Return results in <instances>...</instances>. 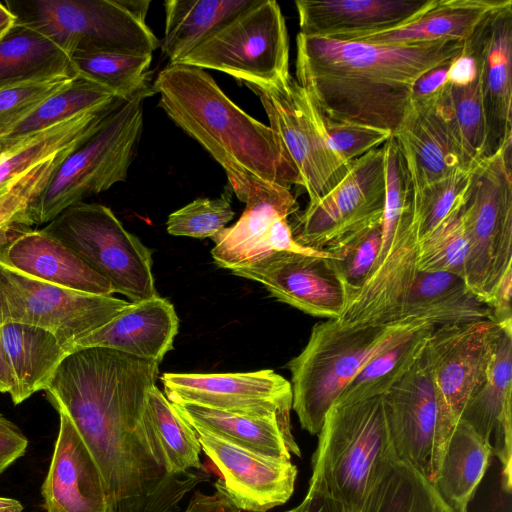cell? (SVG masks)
<instances>
[{"label": "cell", "instance_id": "6da1fadb", "mask_svg": "<svg viewBox=\"0 0 512 512\" xmlns=\"http://www.w3.org/2000/svg\"><path fill=\"white\" fill-rule=\"evenodd\" d=\"M158 371L151 360L84 348L67 354L45 390L95 460L110 512H178L186 494L210 478L205 469L169 474L151 448L144 412Z\"/></svg>", "mask_w": 512, "mask_h": 512}, {"label": "cell", "instance_id": "7a4b0ae2", "mask_svg": "<svg viewBox=\"0 0 512 512\" xmlns=\"http://www.w3.org/2000/svg\"><path fill=\"white\" fill-rule=\"evenodd\" d=\"M296 80L319 112L334 121L396 131L412 87L452 62L464 42L377 45L298 33Z\"/></svg>", "mask_w": 512, "mask_h": 512}, {"label": "cell", "instance_id": "3957f363", "mask_svg": "<svg viewBox=\"0 0 512 512\" xmlns=\"http://www.w3.org/2000/svg\"><path fill=\"white\" fill-rule=\"evenodd\" d=\"M153 88L169 118L221 165L235 194L252 178L287 188L301 186L272 128L239 108L205 70L168 64Z\"/></svg>", "mask_w": 512, "mask_h": 512}, {"label": "cell", "instance_id": "277c9868", "mask_svg": "<svg viewBox=\"0 0 512 512\" xmlns=\"http://www.w3.org/2000/svg\"><path fill=\"white\" fill-rule=\"evenodd\" d=\"M394 460L382 396L336 400L318 433L308 492L358 512L381 471Z\"/></svg>", "mask_w": 512, "mask_h": 512}, {"label": "cell", "instance_id": "5b68a950", "mask_svg": "<svg viewBox=\"0 0 512 512\" xmlns=\"http://www.w3.org/2000/svg\"><path fill=\"white\" fill-rule=\"evenodd\" d=\"M420 324L364 325L328 319L314 325L303 350L287 363L292 409L301 428L318 435L325 414L362 367Z\"/></svg>", "mask_w": 512, "mask_h": 512}, {"label": "cell", "instance_id": "8992f818", "mask_svg": "<svg viewBox=\"0 0 512 512\" xmlns=\"http://www.w3.org/2000/svg\"><path fill=\"white\" fill-rule=\"evenodd\" d=\"M154 93L148 83L119 99L99 128L58 165L28 206L21 224L49 223L85 197L125 181L143 129V102Z\"/></svg>", "mask_w": 512, "mask_h": 512}, {"label": "cell", "instance_id": "52a82bcc", "mask_svg": "<svg viewBox=\"0 0 512 512\" xmlns=\"http://www.w3.org/2000/svg\"><path fill=\"white\" fill-rule=\"evenodd\" d=\"M16 24L41 33L70 57L115 52L152 55L160 42L146 23L150 1L8 0Z\"/></svg>", "mask_w": 512, "mask_h": 512}, {"label": "cell", "instance_id": "ba28073f", "mask_svg": "<svg viewBox=\"0 0 512 512\" xmlns=\"http://www.w3.org/2000/svg\"><path fill=\"white\" fill-rule=\"evenodd\" d=\"M512 141L473 168L461 215L469 250L468 287L487 304L512 268Z\"/></svg>", "mask_w": 512, "mask_h": 512}, {"label": "cell", "instance_id": "9c48e42d", "mask_svg": "<svg viewBox=\"0 0 512 512\" xmlns=\"http://www.w3.org/2000/svg\"><path fill=\"white\" fill-rule=\"evenodd\" d=\"M42 230L106 279L115 293L132 302L158 296L151 250L124 228L110 208L81 201L63 210Z\"/></svg>", "mask_w": 512, "mask_h": 512}, {"label": "cell", "instance_id": "30bf717a", "mask_svg": "<svg viewBox=\"0 0 512 512\" xmlns=\"http://www.w3.org/2000/svg\"><path fill=\"white\" fill-rule=\"evenodd\" d=\"M173 64L217 70L245 85L276 83L290 74L289 37L279 4L255 0Z\"/></svg>", "mask_w": 512, "mask_h": 512}, {"label": "cell", "instance_id": "8fae6325", "mask_svg": "<svg viewBox=\"0 0 512 512\" xmlns=\"http://www.w3.org/2000/svg\"><path fill=\"white\" fill-rule=\"evenodd\" d=\"M246 86L260 98L270 127L299 173L308 204L316 203L344 179L350 168L332 150L321 113L291 74L272 85Z\"/></svg>", "mask_w": 512, "mask_h": 512}, {"label": "cell", "instance_id": "7c38bea8", "mask_svg": "<svg viewBox=\"0 0 512 512\" xmlns=\"http://www.w3.org/2000/svg\"><path fill=\"white\" fill-rule=\"evenodd\" d=\"M128 301L62 288L25 275L0 261V325H34L53 333L65 350L103 326ZM68 352V351H67Z\"/></svg>", "mask_w": 512, "mask_h": 512}, {"label": "cell", "instance_id": "4fadbf2b", "mask_svg": "<svg viewBox=\"0 0 512 512\" xmlns=\"http://www.w3.org/2000/svg\"><path fill=\"white\" fill-rule=\"evenodd\" d=\"M383 145L350 163L344 179L325 197L294 214L293 239L326 251L344 239L382 223L385 203Z\"/></svg>", "mask_w": 512, "mask_h": 512}, {"label": "cell", "instance_id": "5bb4252c", "mask_svg": "<svg viewBox=\"0 0 512 512\" xmlns=\"http://www.w3.org/2000/svg\"><path fill=\"white\" fill-rule=\"evenodd\" d=\"M382 402L397 460L434 484L457 423L441 408L422 354L382 395Z\"/></svg>", "mask_w": 512, "mask_h": 512}, {"label": "cell", "instance_id": "9a60e30c", "mask_svg": "<svg viewBox=\"0 0 512 512\" xmlns=\"http://www.w3.org/2000/svg\"><path fill=\"white\" fill-rule=\"evenodd\" d=\"M501 326L485 319L434 326L422 357L437 399L457 423L469 398L488 373Z\"/></svg>", "mask_w": 512, "mask_h": 512}, {"label": "cell", "instance_id": "2e32d148", "mask_svg": "<svg viewBox=\"0 0 512 512\" xmlns=\"http://www.w3.org/2000/svg\"><path fill=\"white\" fill-rule=\"evenodd\" d=\"M165 396L250 416L290 418L291 383L271 369L236 373H164Z\"/></svg>", "mask_w": 512, "mask_h": 512}, {"label": "cell", "instance_id": "e0dca14e", "mask_svg": "<svg viewBox=\"0 0 512 512\" xmlns=\"http://www.w3.org/2000/svg\"><path fill=\"white\" fill-rule=\"evenodd\" d=\"M230 271L261 283L277 300L312 316L338 319L347 303L345 287L328 257L277 251Z\"/></svg>", "mask_w": 512, "mask_h": 512}, {"label": "cell", "instance_id": "ac0fdd59", "mask_svg": "<svg viewBox=\"0 0 512 512\" xmlns=\"http://www.w3.org/2000/svg\"><path fill=\"white\" fill-rule=\"evenodd\" d=\"M392 135L410 178L413 200L430 184L475 167L465 156L442 90L429 100L409 102Z\"/></svg>", "mask_w": 512, "mask_h": 512}, {"label": "cell", "instance_id": "d6986e66", "mask_svg": "<svg viewBox=\"0 0 512 512\" xmlns=\"http://www.w3.org/2000/svg\"><path fill=\"white\" fill-rule=\"evenodd\" d=\"M463 49L477 64L488 157L512 140V1L488 14Z\"/></svg>", "mask_w": 512, "mask_h": 512}, {"label": "cell", "instance_id": "ffe728a7", "mask_svg": "<svg viewBox=\"0 0 512 512\" xmlns=\"http://www.w3.org/2000/svg\"><path fill=\"white\" fill-rule=\"evenodd\" d=\"M202 451L218 468L224 489L241 511L267 512L294 492L297 467L291 459L261 454L204 431H196Z\"/></svg>", "mask_w": 512, "mask_h": 512}, {"label": "cell", "instance_id": "44dd1931", "mask_svg": "<svg viewBox=\"0 0 512 512\" xmlns=\"http://www.w3.org/2000/svg\"><path fill=\"white\" fill-rule=\"evenodd\" d=\"M0 261L62 288L104 296L115 293L106 279L42 229L13 224L0 231Z\"/></svg>", "mask_w": 512, "mask_h": 512}, {"label": "cell", "instance_id": "7402d4cb", "mask_svg": "<svg viewBox=\"0 0 512 512\" xmlns=\"http://www.w3.org/2000/svg\"><path fill=\"white\" fill-rule=\"evenodd\" d=\"M58 413V436L41 487L45 512H110L95 460L70 418Z\"/></svg>", "mask_w": 512, "mask_h": 512}, {"label": "cell", "instance_id": "603a6c76", "mask_svg": "<svg viewBox=\"0 0 512 512\" xmlns=\"http://www.w3.org/2000/svg\"><path fill=\"white\" fill-rule=\"evenodd\" d=\"M512 328L498 336L486 378L469 398L460 420L492 448L501 464V486L511 491L512 463Z\"/></svg>", "mask_w": 512, "mask_h": 512}, {"label": "cell", "instance_id": "cb8c5ba5", "mask_svg": "<svg viewBox=\"0 0 512 512\" xmlns=\"http://www.w3.org/2000/svg\"><path fill=\"white\" fill-rule=\"evenodd\" d=\"M178 327L173 304L156 296L129 303L106 324L71 343L67 351L109 348L160 363L173 348Z\"/></svg>", "mask_w": 512, "mask_h": 512}, {"label": "cell", "instance_id": "d4e9b609", "mask_svg": "<svg viewBox=\"0 0 512 512\" xmlns=\"http://www.w3.org/2000/svg\"><path fill=\"white\" fill-rule=\"evenodd\" d=\"M436 0H298L300 33L336 38L377 34L412 21Z\"/></svg>", "mask_w": 512, "mask_h": 512}, {"label": "cell", "instance_id": "484cf974", "mask_svg": "<svg viewBox=\"0 0 512 512\" xmlns=\"http://www.w3.org/2000/svg\"><path fill=\"white\" fill-rule=\"evenodd\" d=\"M485 319L492 321L488 304L468 287L462 276L418 270L388 324L431 323L438 326Z\"/></svg>", "mask_w": 512, "mask_h": 512}, {"label": "cell", "instance_id": "4316f807", "mask_svg": "<svg viewBox=\"0 0 512 512\" xmlns=\"http://www.w3.org/2000/svg\"><path fill=\"white\" fill-rule=\"evenodd\" d=\"M238 199L246 204L241 217L211 238L214 263L228 270L248 259L276 218L289 217L299 209L290 188L258 179H252Z\"/></svg>", "mask_w": 512, "mask_h": 512}, {"label": "cell", "instance_id": "83f0119b", "mask_svg": "<svg viewBox=\"0 0 512 512\" xmlns=\"http://www.w3.org/2000/svg\"><path fill=\"white\" fill-rule=\"evenodd\" d=\"M172 404L195 431L211 433L272 457L291 459L292 454L301 455L291 431L290 418L243 415L190 403Z\"/></svg>", "mask_w": 512, "mask_h": 512}, {"label": "cell", "instance_id": "f1b7e54d", "mask_svg": "<svg viewBox=\"0 0 512 512\" xmlns=\"http://www.w3.org/2000/svg\"><path fill=\"white\" fill-rule=\"evenodd\" d=\"M506 1L436 0L428 10L397 28L377 34L333 39L377 45H411L443 40L465 42L486 16Z\"/></svg>", "mask_w": 512, "mask_h": 512}, {"label": "cell", "instance_id": "f546056e", "mask_svg": "<svg viewBox=\"0 0 512 512\" xmlns=\"http://www.w3.org/2000/svg\"><path fill=\"white\" fill-rule=\"evenodd\" d=\"M0 338L15 381V405L45 391L68 354L53 333L34 325L1 324Z\"/></svg>", "mask_w": 512, "mask_h": 512}, {"label": "cell", "instance_id": "4dcf8cb0", "mask_svg": "<svg viewBox=\"0 0 512 512\" xmlns=\"http://www.w3.org/2000/svg\"><path fill=\"white\" fill-rule=\"evenodd\" d=\"M144 421L151 448L169 474L186 475L204 469L197 432L156 385L148 391Z\"/></svg>", "mask_w": 512, "mask_h": 512}, {"label": "cell", "instance_id": "1f68e13d", "mask_svg": "<svg viewBox=\"0 0 512 512\" xmlns=\"http://www.w3.org/2000/svg\"><path fill=\"white\" fill-rule=\"evenodd\" d=\"M255 0H167L162 54L173 64Z\"/></svg>", "mask_w": 512, "mask_h": 512}, {"label": "cell", "instance_id": "d6a6232c", "mask_svg": "<svg viewBox=\"0 0 512 512\" xmlns=\"http://www.w3.org/2000/svg\"><path fill=\"white\" fill-rule=\"evenodd\" d=\"M119 99L78 114L0 150V188L51 156L80 145L99 128Z\"/></svg>", "mask_w": 512, "mask_h": 512}, {"label": "cell", "instance_id": "836d02e7", "mask_svg": "<svg viewBox=\"0 0 512 512\" xmlns=\"http://www.w3.org/2000/svg\"><path fill=\"white\" fill-rule=\"evenodd\" d=\"M60 76H75L71 58L41 33L15 24L0 39V89Z\"/></svg>", "mask_w": 512, "mask_h": 512}, {"label": "cell", "instance_id": "e575fe53", "mask_svg": "<svg viewBox=\"0 0 512 512\" xmlns=\"http://www.w3.org/2000/svg\"><path fill=\"white\" fill-rule=\"evenodd\" d=\"M492 455L491 446L459 419L442 457L435 489L452 507L467 510Z\"/></svg>", "mask_w": 512, "mask_h": 512}, {"label": "cell", "instance_id": "d590c367", "mask_svg": "<svg viewBox=\"0 0 512 512\" xmlns=\"http://www.w3.org/2000/svg\"><path fill=\"white\" fill-rule=\"evenodd\" d=\"M358 512H467L448 504L434 485L410 464L388 463Z\"/></svg>", "mask_w": 512, "mask_h": 512}, {"label": "cell", "instance_id": "8d00e7d4", "mask_svg": "<svg viewBox=\"0 0 512 512\" xmlns=\"http://www.w3.org/2000/svg\"><path fill=\"white\" fill-rule=\"evenodd\" d=\"M434 326L431 323L420 324L372 357L347 384L337 400L382 396L421 356Z\"/></svg>", "mask_w": 512, "mask_h": 512}, {"label": "cell", "instance_id": "74e56055", "mask_svg": "<svg viewBox=\"0 0 512 512\" xmlns=\"http://www.w3.org/2000/svg\"><path fill=\"white\" fill-rule=\"evenodd\" d=\"M116 99L104 88L76 75L66 87L46 99L0 138L1 150L78 114L109 105Z\"/></svg>", "mask_w": 512, "mask_h": 512}, {"label": "cell", "instance_id": "f35d334b", "mask_svg": "<svg viewBox=\"0 0 512 512\" xmlns=\"http://www.w3.org/2000/svg\"><path fill=\"white\" fill-rule=\"evenodd\" d=\"M75 75L125 99L150 83L152 55L115 52L76 53L71 57Z\"/></svg>", "mask_w": 512, "mask_h": 512}, {"label": "cell", "instance_id": "ab89813d", "mask_svg": "<svg viewBox=\"0 0 512 512\" xmlns=\"http://www.w3.org/2000/svg\"><path fill=\"white\" fill-rule=\"evenodd\" d=\"M460 139L465 156L471 166L485 157L486 127L482 106L479 79L466 86H455L446 82L442 89Z\"/></svg>", "mask_w": 512, "mask_h": 512}, {"label": "cell", "instance_id": "60d3db41", "mask_svg": "<svg viewBox=\"0 0 512 512\" xmlns=\"http://www.w3.org/2000/svg\"><path fill=\"white\" fill-rule=\"evenodd\" d=\"M461 207L452 212L429 234L419 239L417 263L419 271L450 272L464 278L469 245Z\"/></svg>", "mask_w": 512, "mask_h": 512}, {"label": "cell", "instance_id": "b9f144b4", "mask_svg": "<svg viewBox=\"0 0 512 512\" xmlns=\"http://www.w3.org/2000/svg\"><path fill=\"white\" fill-rule=\"evenodd\" d=\"M381 224L352 235L326 250L345 287L347 302L363 286L378 259L382 243Z\"/></svg>", "mask_w": 512, "mask_h": 512}, {"label": "cell", "instance_id": "7bdbcfd3", "mask_svg": "<svg viewBox=\"0 0 512 512\" xmlns=\"http://www.w3.org/2000/svg\"><path fill=\"white\" fill-rule=\"evenodd\" d=\"M472 170L473 168L459 170L430 184L413 200V212L420 238L429 234L461 207L470 185Z\"/></svg>", "mask_w": 512, "mask_h": 512}, {"label": "cell", "instance_id": "ee69618b", "mask_svg": "<svg viewBox=\"0 0 512 512\" xmlns=\"http://www.w3.org/2000/svg\"><path fill=\"white\" fill-rule=\"evenodd\" d=\"M74 148L51 156L0 188V231L13 224H21L30 203L45 188L58 165Z\"/></svg>", "mask_w": 512, "mask_h": 512}, {"label": "cell", "instance_id": "f6af8a7d", "mask_svg": "<svg viewBox=\"0 0 512 512\" xmlns=\"http://www.w3.org/2000/svg\"><path fill=\"white\" fill-rule=\"evenodd\" d=\"M230 199V192H226L218 198H198L190 202L168 216L167 232L199 239L214 237L235 216Z\"/></svg>", "mask_w": 512, "mask_h": 512}, {"label": "cell", "instance_id": "bcb514c9", "mask_svg": "<svg viewBox=\"0 0 512 512\" xmlns=\"http://www.w3.org/2000/svg\"><path fill=\"white\" fill-rule=\"evenodd\" d=\"M75 76H60L1 88L0 138L33 113L46 99L66 87Z\"/></svg>", "mask_w": 512, "mask_h": 512}, {"label": "cell", "instance_id": "7dc6e473", "mask_svg": "<svg viewBox=\"0 0 512 512\" xmlns=\"http://www.w3.org/2000/svg\"><path fill=\"white\" fill-rule=\"evenodd\" d=\"M322 115V114H321ZM332 150L347 164L384 145L392 132L353 122L334 121L322 115Z\"/></svg>", "mask_w": 512, "mask_h": 512}, {"label": "cell", "instance_id": "c3c4849f", "mask_svg": "<svg viewBox=\"0 0 512 512\" xmlns=\"http://www.w3.org/2000/svg\"><path fill=\"white\" fill-rule=\"evenodd\" d=\"M27 446L21 429L0 413V474L25 454Z\"/></svg>", "mask_w": 512, "mask_h": 512}, {"label": "cell", "instance_id": "681fc988", "mask_svg": "<svg viewBox=\"0 0 512 512\" xmlns=\"http://www.w3.org/2000/svg\"><path fill=\"white\" fill-rule=\"evenodd\" d=\"M511 295L512 268L506 271L488 301L492 321L504 328H512Z\"/></svg>", "mask_w": 512, "mask_h": 512}, {"label": "cell", "instance_id": "f907efd6", "mask_svg": "<svg viewBox=\"0 0 512 512\" xmlns=\"http://www.w3.org/2000/svg\"><path fill=\"white\" fill-rule=\"evenodd\" d=\"M214 486L216 491L213 494L196 491L184 512H241L228 497L221 478Z\"/></svg>", "mask_w": 512, "mask_h": 512}, {"label": "cell", "instance_id": "816d5d0a", "mask_svg": "<svg viewBox=\"0 0 512 512\" xmlns=\"http://www.w3.org/2000/svg\"><path fill=\"white\" fill-rule=\"evenodd\" d=\"M450 63L431 69L419 77L412 87L409 102H420L436 97L446 84Z\"/></svg>", "mask_w": 512, "mask_h": 512}, {"label": "cell", "instance_id": "f5cc1de1", "mask_svg": "<svg viewBox=\"0 0 512 512\" xmlns=\"http://www.w3.org/2000/svg\"><path fill=\"white\" fill-rule=\"evenodd\" d=\"M478 76L475 58L471 53L462 50L449 65L446 82L455 86H466L472 83Z\"/></svg>", "mask_w": 512, "mask_h": 512}, {"label": "cell", "instance_id": "db71d44e", "mask_svg": "<svg viewBox=\"0 0 512 512\" xmlns=\"http://www.w3.org/2000/svg\"><path fill=\"white\" fill-rule=\"evenodd\" d=\"M294 510L295 512H349L337 501L308 491L304 500Z\"/></svg>", "mask_w": 512, "mask_h": 512}, {"label": "cell", "instance_id": "11a10c76", "mask_svg": "<svg viewBox=\"0 0 512 512\" xmlns=\"http://www.w3.org/2000/svg\"><path fill=\"white\" fill-rule=\"evenodd\" d=\"M15 381L0 338V392L11 394Z\"/></svg>", "mask_w": 512, "mask_h": 512}, {"label": "cell", "instance_id": "9f6ffc18", "mask_svg": "<svg viewBox=\"0 0 512 512\" xmlns=\"http://www.w3.org/2000/svg\"><path fill=\"white\" fill-rule=\"evenodd\" d=\"M16 24V17L6 6L0 2V39L3 38Z\"/></svg>", "mask_w": 512, "mask_h": 512}, {"label": "cell", "instance_id": "6f0895ef", "mask_svg": "<svg viewBox=\"0 0 512 512\" xmlns=\"http://www.w3.org/2000/svg\"><path fill=\"white\" fill-rule=\"evenodd\" d=\"M23 505L20 501L0 496V512H22Z\"/></svg>", "mask_w": 512, "mask_h": 512}, {"label": "cell", "instance_id": "680465c9", "mask_svg": "<svg viewBox=\"0 0 512 512\" xmlns=\"http://www.w3.org/2000/svg\"><path fill=\"white\" fill-rule=\"evenodd\" d=\"M285 512H295L294 508Z\"/></svg>", "mask_w": 512, "mask_h": 512}]
</instances>
